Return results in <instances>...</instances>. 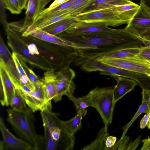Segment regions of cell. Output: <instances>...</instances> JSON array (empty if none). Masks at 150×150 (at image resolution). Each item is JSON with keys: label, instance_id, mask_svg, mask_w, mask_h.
Masks as SVG:
<instances>
[{"label": "cell", "instance_id": "30bf717a", "mask_svg": "<svg viewBox=\"0 0 150 150\" xmlns=\"http://www.w3.org/2000/svg\"><path fill=\"white\" fill-rule=\"evenodd\" d=\"M76 76L74 71L69 67L55 71L57 93L53 99L55 103L60 101L64 95L68 97L73 95L76 88L73 79Z\"/></svg>", "mask_w": 150, "mask_h": 150}, {"label": "cell", "instance_id": "f1b7e54d", "mask_svg": "<svg viewBox=\"0 0 150 150\" xmlns=\"http://www.w3.org/2000/svg\"><path fill=\"white\" fill-rule=\"evenodd\" d=\"M93 0H75L71 6L65 10L67 13L73 17L80 13L81 11L86 7Z\"/></svg>", "mask_w": 150, "mask_h": 150}, {"label": "cell", "instance_id": "603a6c76", "mask_svg": "<svg viewBox=\"0 0 150 150\" xmlns=\"http://www.w3.org/2000/svg\"><path fill=\"white\" fill-rule=\"evenodd\" d=\"M76 22L75 17H71L57 22L41 29L52 35H57L66 31Z\"/></svg>", "mask_w": 150, "mask_h": 150}, {"label": "cell", "instance_id": "5bb4252c", "mask_svg": "<svg viewBox=\"0 0 150 150\" xmlns=\"http://www.w3.org/2000/svg\"><path fill=\"white\" fill-rule=\"evenodd\" d=\"M0 129L3 139L1 141L0 149L2 150H33L31 145L11 133L6 126L2 118H0Z\"/></svg>", "mask_w": 150, "mask_h": 150}, {"label": "cell", "instance_id": "4fadbf2b", "mask_svg": "<svg viewBox=\"0 0 150 150\" xmlns=\"http://www.w3.org/2000/svg\"><path fill=\"white\" fill-rule=\"evenodd\" d=\"M21 93L26 105L33 112L41 111L48 106H52L51 104L47 103L42 79L35 85L34 88L30 93Z\"/></svg>", "mask_w": 150, "mask_h": 150}, {"label": "cell", "instance_id": "74e56055", "mask_svg": "<svg viewBox=\"0 0 150 150\" xmlns=\"http://www.w3.org/2000/svg\"><path fill=\"white\" fill-rule=\"evenodd\" d=\"M149 114H146L142 119L140 122L141 129H144L147 126L149 121Z\"/></svg>", "mask_w": 150, "mask_h": 150}, {"label": "cell", "instance_id": "e575fe53", "mask_svg": "<svg viewBox=\"0 0 150 150\" xmlns=\"http://www.w3.org/2000/svg\"><path fill=\"white\" fill-rule=\"evenodd\" d=\"M137 55L145 60L150 61V48L146 46H142Z\"/></svg>", "mask_w": 150, "mask_h": 150}, {"label": "cell", "instance_id": "ffe728a7", "mask_svg": "<svg viewBox=\"0 0 150 150\" xmlns=\"http://www.w3.org/2000/svg\"><path fill=\"white\" fill-rule=\"evenodd\" d=\"M133 2L129 0H93L81 11L80 13L93 10L128 5Z\"/></svg>", "mask_w": 150, "mask_h": 150}, {"label": "cell", "instance_id": "9c48e42d", "mask_svg": "<svg viewBox=\"0 0 150 150\" xmlns=\"http://www.w3.org/2000/svg\"><path fill=\"white\" fill-rule=\"evenodd\" d=\"M106 64L119 68L150 75V64L147 60L137 55L119 58L98 60Z\"/></svg>", "mask_w": 150, "mask_h": 150}, {"label": "cell", "instance_id": "c3c4849f", "mask_svg": "<svg viewBox=\"0 0 150 150\" xmlns=\"http://www.w3.org/2000/svg\"></svg>", "mask_w": 150, "mask_h": 150}, {"label": "cell", "instance_id": "277c9868", "mask_svg": "<svg viewBox=\"0 0 150 150\" xmlns=\"http://www.w3.org/2000/svg\"><path fill=\"white\" fill-rule=\"evenodd\" d=\"M7 111V121L21 139L30 144L33 150L45 149L44 137L36 132L34 125L35 119L30 109L27 108L23 111L19 112L9 108Z\"/></svg>", "mask_w": 150, "mask_h": 150}, {"label": "cell", "instance_id": "ee69618b", "mask_svg": "<svg viewBox=\"0 0 150 150\" xmlns=\"http://www.w3.org/2000/svg\"><path fill=\"white\" fill-rule=\"evenodd\" d=\"M143 1L146 5L150 7V0H140Z\"/></svg>", "mask_w": 150, "mask_h": 150}, {"label": "cell", "instance_id": "9a60e30c", "mask_svg": "<svg viewBox=\"0 0 150 150\" xmlns=\"http://www.w3.org/2000/svg\"><path fill=\"white\" fill-rule=\"evenodd\" d=\"M0 57L4 62L6 69L15 88L21 86L20 76L11 54L1 35L0 38Z\"/></svg>", "mask_w": 150, "mask_h": 150}, {"label": "cell", "instance_id": "6da1fadb", "mask_svg": "<svg viewBox=\"0 0 150 150\" xmlns=\"http://www.w3.org/2000/svg\"><path fill=\"white\" fill-rule=\"evenodd\" d=\"M57 36L74 42L96 47L95 49H76L77 55L72 64L76 66L81 67L91 60L118 50L139 47L143 44L139 36L126 27L94 33L70 34L64 32Z\"/></svg>", "mask_w": 150, "mask_h": 150}, {"label": "cell", "instance_id": "f35d334b", "mask_svg": "<svg viewBox=\"0 0 150 150\" xmlns=\"http://www.w3.org/2000/svg\"><path fill=\"white\" fill-rule=\"evenodd\" d=\"M142 142L143 145L140 150H150V137L149 136L142 140Z\"/></svg>", "mask_w": 150, "mask_h": 150}, {"label": "cell", "instance_id": "bcb514c9", "mask_svg": "<svg viewBox=\"0 0 150 150\" xmlns=\"http://www.w3.org/2000/svg\"><path fill=\"white\" fill-rule=\"evenodd\" d=\"M150 63V61H149V60H147Z\"/></svg>", "mask_w": 150, "mask_h": 150}, {"label": "cell", "instance_id": "3957f363", "mask_svg": "<svg viewBox=\"0 0 150 150\" xmlns=\"http://www.w3.org/2000/svg\"><path fill=\"white\" fill-rule=\"evenodd\" d=\"M25 37L36 45L39 52L38 57L55 71L69 67L77 56L76 49L74 47L49 42L30 36Z\"/></svg>", "mask_w": 150, "mask_h": 150}, {"label": "cell", "instance_id": "8fae6325", "mask_svg": "<svg viewBox=\"0 0 150 150\" xmlns=\"http://www.w3.org/2000/svg\"><path fill=\"white\" fill-rule=\"evenodd\" d=\"M21 33L23 36H30L44 41L62 46L72 47L78 49H94L93 46L76 43L68 40L55 35L41 29H38L32 27L25 28L23 26Z\"/></svg>", "mask_w": 150, "mask_h": 150}, {"label": "cell", "instance_id": "ac0fdd59", "mask_svg": "<svg viewBox=\"0 0 150 150\" xmlns=\"http://www.w3.org/2000/svg\"><path fill=\"white\" fill-rule=\"evenodd\" d=\"M51 0H28L25 17L23 25L26 28L30 26L45 9Z\"/></svg>", "mask_w": 150, "mask_h": 150}, {"label": "cell", "instance_id": "836d02e7", "mask_svg": "<svg viewBox=\"0 0 150 150\" xmlns=\"http://www.w3.org/2000/svg\"><path fill=\"white\" fill-rule=\"evenodd\" d=\"M0 21L4 28L7 27L8 23L7 21L5 6L4 0H0Z\"/></svg>", "mask_w": 150, "mask_h": 150}, {"label": "cell", "instance_id": "4316f807", "mask_svg": "<svg viewBox=\"0 0 150 150\" xmlns=\"http://www.w3.org/2000/svg\"><path fill=\"white\" fill-rule=\"evenodd\" d=\"M68 97L74 103L77 112L85 110L89 107H92L91 97L88 93L81 97H75L73 95L69 96Z\"/></svg>", "mask_w": 150, "mask_h": 150}, {"label": "cell", "instance_id": "f6af8a7d", "mask_svg": "<svg viewBox=\"0 0 150 150\" xmlns=\"http://www.w3.org/2000/svg\"><path fill=\"white\" fill-rule=\"evenodd\" d=\"M149 115H150V117H149V121L148 124L147 125V127H148V129L150 130V113L149 114Z\"/></svg>", "mask_w": 150, "mask_h": 150}, {"label": "cell", "instance_id": "83f0119b", "mask_svg": "<svg viewBox=\"0 0 150 150\" xmlns=\"http://www.w3.org/2000/svg\"><path fill=\"white\" fill-rule=\"evenodd\" d=\"M26 105L20 89L15 88L14 94L10 105L11 108L16 111H23L27 108Z\"/></svg>", "mask_w": 150, "mask_h": 150}, {"label": "cell", "instance_id": "ba28073f", "mask_svg": "<svg viewBox=\"0 0 150 150\" xmlns=\"http://www.w3.org/2000/svg\"><path fill=\"white\" fill-rule=\"evenodd\" d=\"M81 67L82 70L86 72L99 71L100 74L110 76H115L126 77L135 80L138 84L149 78L145 74L117 68L96 59L91 60Z\"/></svg>", "mask_w": 150, "mask_h": 150}, {"label": "cell", "instance_id": "7a4b0ae2", "mask_svg": "<svg viewBox=\"0 0 150 150\" xmlns=\"http://www.w3.org/2000/svg\"><path fill=\"white\" fill-rule=\"evenodd\" d=\"M139 5L134 2L125 5L90 11L74 17L77 22L98 23L107 26L128 24L137 10Z\"/></svg>", "mask_w": 150, "mask_h": 150}, {"label": "cell", "instance_id": "d590c367", "mask_svg": "<svg viewBox=\"0 0 150 150\" xmlns=\"http://www.w3.org/2000/svg\"><path fill=\"white\" fill-rule=\"evenodd\" d=\"M116 140L115 137L108 136L106 139L105 150H109L115 145Z\"/></svg>", "mask_w": 150, "mask_h": 150}, {"label": "cell", "instance_id": "7c38bea8", "mask_svg": "<svg viewBox=\"0 0 150 150\" xmlns=\"http://www.w3.org/2000/svg\"><path fill=\"white\" fill-rule=\"evenodd\" d=\"M126 27L139 36L150 30V7L140 1L137 10Z\"/></svg>", "mask_w": 150, "mask_h": 150}, {"label": "cell", "instance_id": "1f68e13d", "mask_svg": "<svg viewBox=\"0 0 150 150\" xmlns=\"http://www.w3.org/2000/svg\"><path fill=\"white\" fill-rule=\"evenodd\" d=\"M6 8L13 14H19L22 11L18 0H4Z\"/></svg>", "mask_w": 150, "mask_h": 150}, {"label": "cell", "instance_id": "8d00e7d4", "mask_svg": "<svg viewBox=\"0 0 150 150\" xmlns=\"http://www.w3.org/2000/svg\"><path fill=\"white\" fill-rule=\"evenodd\" d=\"M142 135L138 136L133 141H131L127 150H134L138 146L141 142Z\"/></svg>", "mask_w": 150, "mask_h": 150}, {"label": "cell", "instance_id": "52a82bcc", "mask_svg": "<svg viewBox=\"0 0 150 150\" xmlns=\"http://www.w3.org/2000/svg\"><path fill=\"white\" fill-rule=\"evenodd\" d=\"M4 29L8 45L13 52L21 56L26 62L38 68L45 71L52 69L44 61L30 53L21 33L10 29L8 26Z\"/></svg>", "mask_w": 150, "mask_h": 150}, {"label": "cell", "instance_id": "484cf974", "mask_svg": "<svg viewBox=\"0 0 150 150\" xmlns=\"http://www.w3.org/2000/svg\"><path fill=\"white\" fill-rule=\"evenodd\" d=\"M142 46L118 50L105 55L96 60L119 58L137 55L140 52Z\"/></svg>", "mask_w": 150, "mask_h": 150}, {"label": "cell", "instance_id": "2e32d148", "mask_svg": "<svg viewBox=\"0 0 150 150\" xmlns=\"http://www.w3.org/2000/svg\"><path fill=\"white\" fill-rule=\"evenodd\" d=\"M0 98L2 106L10 105L15 87L11 80L3 60L0 61Z\"/></svg>", "mask_w": 150, "mask_h": 150}, {"label": "cell", "instance_id": "d6986e66", "mask_svg": "<svg viewBox=\"0 0 150 150\" xmlns=\"http://www.w3.org/2000/svg\"><path fill=\"white\" fill-rule=\"evenodd\" d=\"M117 82L113 88L114 100L116 103L125 95L133 90L138 84L134 80L126 77L113 76H111Z\"/></svg>", "mask_w": 150, "mask_h": 150}, {"label": "cell", "instance_id": "8992f818", "mask_svg": "<svg viewBox=\"0 0 150 150\" xmlns=\"http://www.w3.org/2000/svg\"><path fill=\"white\" fill-rule=\"evenodd\" d=\"M91 96L92 107L98 111L104 126L108 127L112 121L115 104L113 88L111 87H96L88 93Z\"/></svg>", "mask_w": 150, "mask_h": 150}, {"label": "cell", "instance_id": "4dcf8cb0", "mask_svg": "<svg viewBox=\"0 0 150 150\" xmlns=\"http://www.w3.org/2000/svg\"><path fill=\"white\" fill-rule=\"evenodd\" d=\"M75 0H66L62 4L51 9L47 10L45 8L40 14H51L66 10L71 6Z\"/></svg>", "mask_w": 150, "mask_h": 150}, {"label": "cell", "instance_id": "d4e9b609", "mask_svg": "<svg viewBox=\"0 0 150 150\" xmlns=\"http://www.w3.org/2000/svg\"><path fill=\"white\" fill-rule=\"evenodd\" d=\"M108 135V127L104 126L99 131L95 139L81 150H105V142Z\"/></svg>", "mask_w": 150, "mask_h": 150}, {"label": "cell", "instance_id": "e0dca14e", "mask_svg": "<svg viewBox=\"0 0 150 150\" xmlns=\"http://www.w3.org/2000/svg\"><path fill=\"white\" fill-rule=\"evenodd\" d=\"M115 29L100 23H86L76 21L64 32L70 34H77L109 32L113 31Z\"/></svg>", "mask_w": 150, "mask_h": 150}, {"label": "cell", "instance_id": "ab89813d", "mask_svg": "<svg viewBox=\"0 0 150 150\" xmlns=\"http://www.w3.org/2000/svg\"><path fill=\"white\" fill-rule=\"evenodd\" d=\"M19 89L21 93L25 94L30 93L33 90L29 86L25 85H21Z\"/></svg>", "mask_w": 150, "mask_h": 150}, {"label": "cell", "instance_id": "b9f144b4", "mask_svg": "<svg viewBox=\"0 0 150 150\" xmlns=\"http://www.w3.org/2000/svg\"><path fill=\"white\" fill-rule=\"evenodd\" d=\"M139 37L150 42V30L142 34Z\"/></svg>", "mask_w": 150, "mask_h": 150}, {"label": "cell", "instance_id": "60d3db41", "mask_svg": "<svg viewBox=\"0 0 150 150\" xmlns=\"http://www.w3.org/2000/svg\"><path fill=\"white\" fill-rule=\"evenodd\" d=\"M66 0H55L49 6L46 8V10L51 9L54 7L62 4Z\"/></svg>", "mask_w": 150, "mask_h": 150}, {"label": "cell", "instance_id": "f546056e", "mask_svg": "<svg viewBox=\"0 0 150 150\" xmlns=\"http://www.w3.org/2000/svg\"><path fill=\"white\" fill-rule=\"evenodd\" d=\"M16 54L25 74L35 86L41 79L39 78L35 73L26 64V62L22 57Z\"/></svg>", "mask_w": 150, "mask_h": 150}, {"label": "cell", "instance_id": "cb8c5ba5", "mask_svg": "<svg viewBox=\"0 0 150 150\" xmlns=\"http://www.w3.org/2000/svg\"><path fill=\"white\" fill-rule=\"evenodd\" d=\"M86 110L79 112L72 118L66 121H62L65 129L73 137H74L75 134L81 128L82 118L86 115Z\"/></svg>", "mask_w": 150, "mask_h": 150}, {"label": "cell", "instance_id": "7dc6e473", "mask_svg": "<svg viewBox=\"0 0 150 150\" xmlns=\"http://www.w3.org/2000/svg\"><path fill=\"white\" fill-rule=\"evenodd\" d=\"M149 77H150V75H149Z\"/></svg>", "mask_w": 150, "mask_h": 150}, {"label": "cell", "instance_id": "7bdbcfd3", "mask_svg": "<svg viewBox=\"0 0 150 150\" xmlns=\"http://www.w3.org/2000/svg\"><path fill=\"white\" fill-rule=\"evenodd\" d=\"M19 3L21 10L26 8L28 0H18Z\"/></svg>", "mask_w": 150, "mask_h": 150}, {"label": "cell", "instance_id": "44dd1931", "mask_svg": "<svg viewBox=\"0 0 150 150\" xmlns=\"http://www.w3.org/2000/svg\"><path fill=\"white\" fill-rule=\"evenodd\" d=\"M141 94L142 101L138 109L130 121L122 128L123 132L121 137L125 136L130 126L137 118L142 113L150 114V91L143 89Z\"/></svg>", "mask_w": 150, "mask_h": 150}, {"label": "cell", "instance_id": "5b68a950", "mask_svg": "<svg viewBox=\"0 0 150 150\" xmlns=\"http://www.w3.org/2000/svg\"><path fill=\"white\" fill-rule=\"evenodd\" d=\"M52 106L41 110L43 124L47 127L49 134L56 146L57 150H72L75 144V138L66 130L59 114L51 111Z\"/></svg>", "mask_w": 150, "mask_h": 150}, {"label": "cell", "instance_id": "7402d4cb", "mask_svg": "<svg viewBox=\"0 0 150 150\" xmlns=\"http://www.w3.org/2000/svg\"><path fill=\"white\" fill-rule=\"evenodd\" d=\"M55 71L51 69L46 71L44 74L42 78L45 86L46 99L48 104H51L57 93V87L54 82Z\"/></svg>", "mask_w": 150, "mask_h": 150}, {"label": "cell", "instance_id": "d6a6232c", "mask_svg": "<svg viewBox=\"0 0 150 150\" xmlns=\"http://www.w3.org/2000/svg\"><path fill=\"white\" fill-rule=\"evenodd\" d=\"M130 142L129 137L125 136L115 143V145L109 150H127Z\"/></svg>", "mask_w": 150, "mask_h": 150}]
</instances>
